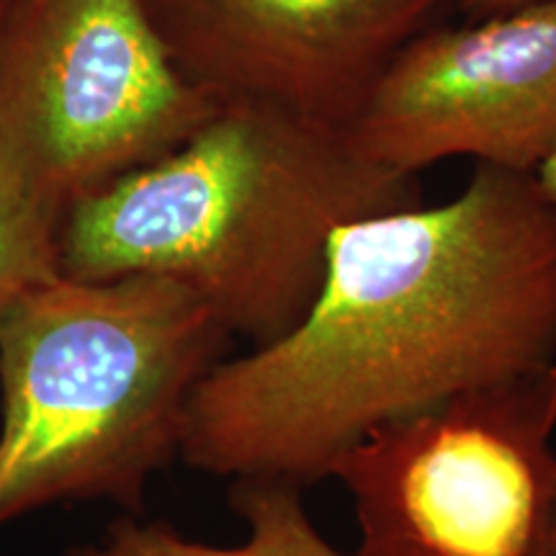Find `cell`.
I'll return each mask as SVG.
<instances>
[{"label": "cell", "instance_id": "1", "mask_svg": "<svg viewBox=\"0 0 556 556\" xmlns=\"http://www.w3.org/2000/svg\"><path fill=\"white\" fill-rule=\"evenodd\" d=\"M556 366V208L528 173L475 165L456 197L332 235L296 328L193 387L180 458L299 490L387 422Z\"/></svg>", "mask_w": 556, "mask_h": 556}, {"label": "cell", "instance_id": "2", "mask_svg": "<svg viewBox=\"0 0 556 556\" xmlns=\"http://www.w3.org/2000/svg\"><path fill=\"white\" fill-rule=\"evenodd\" d=\"M420 201V176L366 160L348 129L227 99L180 148L67 208L58 270L170 278L261 348L307 315L340 227Z\"/></svg>", "mask_w": 556, "mask_h": 556}, {"label": "cell", "instance_id": "3", "mask_svg": "<svg viewBox=\"0 0 556 556\" xmlns=\"http://www.w3.org/2000/svg\"><path fill=\"white\" fill-rule=\"evenodd\" d=\"M229 340L204 299L160 276L58 274L0 304V528L70 500L142 513Z\"/></svg>", "mask_w": 556, "mask_h": 556}, {"label": "cell", "instance_id": "4", "mask_svg": "<svg viewBox=\"0 0 556 556\" xmlns=\"http://www.w3.org/2000/svg\"><path fill=\"white\" fill-rule=\"evenodd\" d=\"M219 103L173 65L142 0L0 13V157L62 214L180 148Z\"/></svg>", "mask_w": 556, "mask_h": 556}, {"label": "cell", "instance_id": "5", "mask_svg": "<svg viewBox=\"0 0 556 556\" xmlns=\"http://www.w3.org/2000/svg\"><path fill=\"white\" fill-rule=\"evenodd\" d=\"M556 366L371 430L332 464L356 556H541L556 492Z\"/></svg>", "mask_w": 556, "mask_h": 556}, {"label": "cell", "instance_id": "6", "mask_svg": "<svg viewBox=\"0 0 556 556\" xmlns=\"http://www.w3.org/2000/svg\"><path fill=\"white\" fill-rule=\"evenodd\" d=\"M348 137L366 160L405 176L451 157L531 176L556 148V0L417 34Z\"/></svg>", "mask_w": 556, "mask_h": 556}, {"label": "cell", "instance_id": "7", "mask_svg": "<svg viewBox=\"0 0 556 556\" xmlns=\"http://www.w3.org/2000/svg\"><path fill=\"white\" fill-rule=\"evenodd\" d=\"M186 80L348 129L389 62L454 0H142Z\"/></svg>", "mask_w": 556, "mask_h": 556}, {"label": "cell", "instance_id": "8", "mask_svg": "<svg viewBox=\"0 0 556 556\" xmlns=\"http://www.w3.org/2000/svg\"><path fill=\"white\" fill-rule=\"evenodd\" d=\"M229 505L245 520L248 539L238 546H212L186 539L165 520L122 518L99 544L73 556H351L338 552L304 507L302 490L276 479H235ZM356 556V554H353Z\"/></svg>", "mask_w": 556, "mask_h": 556}, {"label": "cell", "instance_id": "9", "mask_svg": "<svg viewBox=\"0 0 556 556\" xmlns=\"http://www.w3.org/2000/svg\"><path fill=\"white\" fill-rule=\"evenodd\" d=\"M65 214L37 197L0 157V304L58 270V235Z\"/></svg>", "mask_w": 556, "mask_h": 556}, {"label": "cell", "instance_id": "10", "mask_svg": "<svg viewBox=\"0 0 556 556\" xmlns=\"http://www.w3.org/2000/svg\"><path fill=\"white\" fill-rule=\"evenodd\" d=\"M523 3H531V0H454V9L462 11L464 18H482L500 11H510Z\"/></svg>", "mask_w": 556, "mask_h": 556}, {"label": "cell", "instance_id": "11", "mask_svg": "<svg viewBox=\"0 0 556 556\" xmlns=\"http://www.w3.org/2000/svg\"><path fill=\"white\" fill-rule=\"evenodd\" d=\"M531 178L533 184H536V189L541 191V197L556 208V148L541 160L536 170L531 173Z\"/></svg>", "mask_w": 556, "mask_h": 556}, {"label": "cell", "instance_id": "12", "mask_svg": "<svg viewBox=\"0 0 556 556\" xmlns=\"http://www.w3.org/2000/svg\"><path fill=\"white\" fill-rule=\"evenodd\" d=\"M541 556H556V492L552 503V516H548L546 536H544V548H541Z\"/></svg>", "mask_w": 556, "mask_h": 556}, {"label": "cell", "instance_id": "13", "mask_svg": "<svg viewBox=\"0 0 556 556\" xmlns=\"http://www.w3.org/2000/svg\"><path fill=\"white\" fill-rule=\"evenodd\" d=\"M5 3H9V0H0V13H3V9H5Z\"/></svg>", "mask_w": 556, "mask_h": 556}]
</instances>
